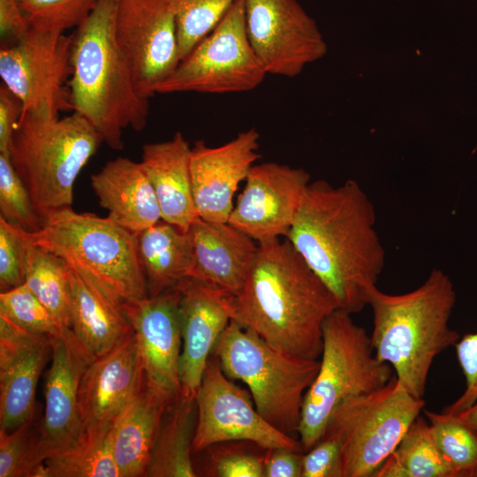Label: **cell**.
I'll list each match as a JSON object with an SVG mask.
<instances>
[{
    "instance_id": "74e56055",
    "label": "cell",
    "mask_w": 477,
    "mask_h": 477,
    "mask_svg": "<svg viewBox=\"0 0 477 477\" xmlns=\"http://www.w3.org/2000/svg\"><path fill=\"white\" fill-rule=\"evenodd\" d=\"M27 243L25 229L0 216V288L7 291L25 284Z\"/></svg>"
},
{
    "instance_id": "cb8c5ba5",
    "label": "cell",
    "mask_w": 477,
    "mask_h": 477,
    "mask_svg": "<svg viewBox=\"0 0 477 477\" xmlns=\"http://www.w3.org/2000/svg\"><path fill=\"white\" fill-rule=\"evenodd\" d=\"M90 181L108 217L125 229L139 233L162 220L157 197L140 162L117 157Z\"/></svg>"
},
{
    "instance_id": "484cf974",
    "label": "cell",
    "mask_w": 477,
    "mask_h": 477,
    "mask_svg": "<svg viewBox=\"0 0 477 477\" xmlns=\"http://www.w3.org/2000/svg\"><path fill=\"white\" fill-rule=\"evenodd\" d=\"M170 403L144 384L113 420L112 449L120 477L147 476L162 419Z\"/></svg>"
},
{
    "instance_id": "8d00e7d4",
    "label": "cell",
    "mask_w": 477,
    "mask_h": 477,
    "mask_svg": "<svg viewBox=\"0 0 477 477\" xmlns=\"http://www.w3.org/2000/svg\"><path fill=\"white\" fill-rule=\"evenodd\" d=\"M0 211L1 216L27 231H37L42 223L10 154L5 153H0Z\"/></svg>"
},
{
    "instance_id": "d6986e66",
    "label": "cell",
    "mask_w": 477,
    "mask_h": 477,
    "mask_svg": "<svg viewBox=\"0 0 477 477\" xmlns=\"http://www.w3.org/2000/svg\"><path fill=\"white\" fill-rule=\"evenodd\" d=\"M145 384L143 365L132 330L111 349L92 360L79 386L82 428L109 424Z\"/></svg>"
},
{
    "instance_id": "30bf717a",
    "label": "cell",
    "mask_w": 477,
    "mask_h": 477,
    "mask_svg": "<svg viewBox=\"0 0 477 477\" xmlns=\"http://www.w3.org/2000/svg\"><path fill=\"white\" fill-rule=\"evenodd\" d=\"M267 75L248 39L244 1L238 0L156 87L155 94L246 92Z\"/></svg>"
},
{
    "instance_id": "ffe728a7",
    "label": "cell",
    "mask_w": 477,
    "mask_h": 477,
    "mask_svg": "<svg viewBox=\"0 0 477 477\" xmlns=\"http://www.w3.org/2000/svg\"><path fill=\"white\" fill-rule=\"evenodd\" d=\"M54 339L0 314V429L11 431L34 418L36 385Z\"/></svg>"
},
{
    "instance_id": "1f68e13d",
    "label": "cell",
    "mask_w": 477,
    "mask_h": 477,
    "mask_svg": "<svg viewBox=\"0 0 477 477\" xmlns=\"http://www.w3.org/2000/svg\"><path fill=\"white\" fill-rule=\"evenodd\" d=\"M440 451L457 477H477V430L458 415L423 409Z\"/></svg>"
},
{
    "instance_id": "52a82bcc",
    "label": "cell",
    "mask_w": 477,
    "mask_h": 477,
    "mask_svg": "<svg viewBox=\"0 0 477 477\" xmlns=\"http://www.w3.org/2000/svg\"><path fill=\"white\" fill-rule=\"evenodd\" d=\"M225 375L245 383L259 413L282 432L296 437L305 394L320 360L281 352L231 320L213 352Z\"/></svg>"
},
{
    "instance_id": "ab89813d",
    "label": "cell",
    "mask_w": 477,
    "mask_h": 477,
    "mask_svg": "<svg viewBox=\"0 0 477 477\" xmlns=\"http://www.w3.org/2000/svg\"><path fill=\"white\" fill-rule=\"evenodd\" d=\"M457 359L466 380L461 396L443 409L457 415L477 402V332L465 334L455 344Z\"/></svg>"
},
{
    "instance_id": "277c9868",
    "label": "cell",
    "mask_w": 477,
    "mask_h": 477,
    "mask_svg": "<svg viewBox=\"0 0 477 477\" xmlns=\"http://www.w3.org/2000/svg\"><path fill=\"white\" fill-rule=\"evenodd\" d=\"M117 0H99L72 35V110L85 117L109 148H124L122 131H141L149 113L115 36Z\"/></svg>"
},
{
    "instance_id": "9c48e42d",
    "label": "cell",
    "mask_w": 477,
    "mask_h": 477,
    "mask_svg": "<svg viewBox=\"0 0 477 477\" xmlns=\"http://www.w3.org/2000/svg\"><path fill=\"white\" fill-rule=\"evenodd\" d=\"M395 375L382 387L347 398L331 413L324 435L341 448L342 477H374L423 411Z\"/></svg>"
},
{
    "instance_id": "d4e9b609",
    "label": "cell",
    "mask_w": 477,
    "mask_h": 477,
    "mask_svg": "<svg viewBox=\"0 0 477 477\" xmlns=\"http://www.w3.org/2000/svg\"><path fill=\"white\" fill-rule=\"evenodd\" d=\"M191 148L177 132L169 140L145 144L140 162L157 197L162 220L183 232L198 217L192 189Z\"/></svg>"
},
{
    "instance_id": "d590c367",
    "label": "cell",
    "mask_w": 477,
    "mask_h": 477,
    "mask_svg": "<svg viewBox=\"0 0 477 477\" xmlns=\"http://www.w3.org/2000/svg\"><path fill=\"white\" fill-rule=\"evenodd\" d=\"M0 314L28 331L64 338L50 313L26 284L1 292Z\"/></svg>"
},
{
    "instance_id": "f35d334b",
    "label": "cell",
    "mask_w": 477,
    "mask_h": 477,
    "mask_svg": "<svg viewBox=\"0 0 477 477\" xmlns=\"http://www.w3.org/2000/svg\"><path fill=\"white\" fill-rule=\"evenodd\" d=\"M210 448L213 454L208 458V476L264 477V455L235 447H223L222 443Z\"/></svg>"
},
{
    "instance_id": "b9f144b4",
    "label": "cell",
    "mask_w": 477,
    "mask_h": 477,
    "mask_svg": "<svg viewBox=\"0 0 477 477\" xmlns=\"http://www.w3.org/2000/svg\"><path fill=\"white\" fill-rule=\"evenodd\" d=\"M30 29L19 0H0L1 47L19 42Z\"/></svg>"
},
{
    "instance_id": "f6af8a7d",
    "label": "cell",
    "mask_w": 477,
    "mask_h": 477,
    "mask_svg": "<svg viewBox=\"0 0 477 477\" xmlns=\"http://www.w3.org/2000/svg\"><path fill=\"white\" fill-rule=\"evenodd\" d=\"M457 415L477 430V402Z\"/></svg>"
},
{
    "instance_id": "3957f363",
    "label": "cell",
    "mask_w": 477,
    "mask_h": 477,
    "mask_svg": "<svg viewBox=\"0 0 477 477\" xmlns=\"http://www.w3.org/2000/svg\"><path fill=\"white\" fill-rule=\"evenodd\" d=\"M455 302L453 283L438 269L409 292L390 294L377 286L370 292L375 355L390 365L398 382L416 398L425 396L435 357L461 337L449 326Z\"/></svg>"
},
{
    "instance_id": "4fadbf2b",
    "label": "cell",
    "mask_w": 477,
    "mask_h": 477,
    "mask_svg": "<svg viewBox=\"0 0 477 477\" xmlns=\"http://www.w3.org/2000/svg\"><path fill=\"white\" fill-rule=\"evenodd\" d=\"M115 36L146 98L179 63L174 14L166 0H117Z\"/></svg>"
},
{
    "instance_id": "83f0119b",
    "label": "cell",
    "mask_w": 477,
    "mask_h": 477,
    "mask_svg": "<svg viewBox=\"0 0 477 477\" xmlns=\"http://www.w3.org/2000/svg\"><path fill=\"white\" fill-rule=\"evenodd\" d=\"M196 419L195 399L179 396L168 405L152 450L148 477L197 476L192 459Z\"/></svg>"
},
{
    "instance_id": "44dd1931",
    "label": "cell",
    "mask_w": 477,
    "mask_h": 477,
    "mask_svg": "<svg viewBox=\"0 0 477 477\" xmlns=\"http://www.w3.org/2000/svg\"><path fill=\"white\" fill-rule=\"evenodd\" d=\"M51 351L52 360L44 386V413L39 422L45 460L68 449L83 432L79 386L90 362L79 346L64 338H55Z\"/></svg>"
},
{
    "instance_id": "d6a6232c",
    "label": "cell",
    "mask_w": 477,
    "mask_h": 477,
    "mask_svg": "<svg viewBox=\"0 0 477 477\" xmlns=\"http://www.w3.org/2000/svg\"><path fill=\"white\" fill-rule=\"evenodd\" d=\"M34 419L11 431L0 429V477H46L39 424Z\"/></svg>"
},
{
    "instance_id": "e575fe53",
    "label": "cell",
    "mask_w": 477,
    "mask_h": 477,
    "mask_svg": "<svg viewBox=\"0 0 477 477\" xmlns=\"http://www.w3.org/2000/svg\"><path fill=\"white\" fill-rule=\"evenodd\" d=\"M99 0H19L31 29L65 34L77 28Z\"/></svg>"
},
{
    "instance_id": "2e32d148",
    "label": "cell",
    "mask_w": 477,
    "mask_h": 477,
    "mask_svg": "<svg viewBox=\"0 0 477 477\" xmlns=\"http://www.w3.org/2000/svg\"><path fill=\"white\" fill-rule=\"evenodd\" d=\"M179 303L180 292L176 286L156 296L122 304L136 337L145 384L170 402L180 396Z\"/></svg>"
},
{
    "instance_id": "7402d4cb",
    "label": "cell",
    "mask_w": 477,
    "mask_h": 477,
    "mask_svg": "<svg viewBox=\"0 0 477 477\" xmlns=\"http://www.w3.org/2000/svg\"><path fill=\"white\" fill-rule=\"evenodd\" d=\"M193 250L192 278L229 295L242 289L258 250V243L229 223L197 217L187 231Z\"/></svg>"
},
{
    "instance_id": "4dcf8cb0",
    "label": "cell",
    "mask_w": 477,
    "mask_h": 477,
    "mask_svg": "<svg viewBox=\"0 0 477 477\" xmlns=\"http://www.w3.org/2000/svg\"><path fill=\"white\" fill-rule=\"evenodd\" d=\"M111 428L112 422L83 429L72 446L45 460L46 477H120Z\"/></svg>"
},
{
    "instance_id": "4316f807",
    "label": "cell",
    "mask_w": 477,
    "mask_h": 477,
    "mask_svg": "<svg viewBox=\"0 0 477 477\" xmlns=\"http://www.w3.org/2000/svg\"><path fill=\"white\" fill-rule=\"evenodd\" d=\"M148 294L159 295L192 277L193 257L187 232L163 220L136 233Z\"/></svg>"
},
{
    "instance_id": "8992f818",
    "label": "cell",
    "mask_w": 477,
    "mask_h": 477,
    "mask_svg": "<svg viewBox=\"0 0 477 477\" xmlns=\"http://www.w3.org/2000/svg\"><path fill=\"white\" fill-rule=\"evenodd\" d=\"M28 244L48 250L92 276L122 302L148 296L133 233L106 218L64 208L48 213Z\"/></svg>"
},
{
    "instance_id": "e0dca14e",
    "label": "cell",
    "mask_w": 477,
    "mask_h": 477,
    "mask_svg": "<svg viewBox=\"0 0 477 477\" xmlns=\"http://www.w3.org/2000/svg\"><path fill=\"white\" fill-rule=\"evenodd\" d=\"M259 140L257 130L250 128L221 146L209 147L201 140L194 143L190 170L198 217L228 223L235 193L260 158Z\"/></svg>"
},
{
    "instance_id": "6da1fadb",
    "label": "cell",
    "mask_w": 477,
    "mask_h": 477,
    "mask_svg": "<svg viewBox=\"0 0 477 477\" xmlns=\"http://www.w3.org/2000/svg\"><path fill=\"white\" fill-rule=\"evenodd\" d=\"M375 223V206L359 183L317 180L307 186L285 238L350 314L368 305L384 267Z\"/></svg>"
},
{
    "instance_id": "5b68a950",
    "label": "cell",
    "mask_w": 477,
    "mask_h": 477,
    "mask_svg": "<svg viewBox=\"0 0 477 477\" xmlns=\"http://www.w3.org/2000/svg\"><path fill=\"white\" fill-rule=\"evenodd\" d=\"M102 142L94 126L77 112L64 117L22 113L10 155L42 218L71 208L75 180Z\"/></svg>"
},
{
    "instance_id": "ac0fdd59",
    "label": "cell",
    "mask_w": 477,
    "mask_h": 477,
    "mask_svg": "<svg viewBox=\"0 0 477 477\" xmlns=\"http://www.w3.org/2000/svg\"><path fill=\"white\" fill-rule=\"evenodd\" d=\"M177 287L182 334L180 396L195 399L214 347L232 319L231 295L192 277Z\"/></svg>"
},
{
    "instance_id": "ba28073f",
    "label": "cell",
    "mask_w": 477,
    "mask_h": 477,
    "mask_svg": "<svg viewBox=\"0 0 477 477\" xmlns=\"http://www.w3.org/2000/svg\"><path fill=\"white\" fill-rule=\"evenodd\" d=\"M392 367L375 355L370 336L337 309L322 325V351L301 408L299 440L306 452L324 435L333 411L347 398L375 390L392 378Z\"/></svg>"
},
{
    "instance_id": "603a6c76",
    "label": "cell",
    "mask_w": 477,
    "mask_h": 477,
    "mask_svg": "<svg viewBox=\"0 0 477 477\" xmlns=\"http://www.w3.org/2000/svg\"><path fill=\"white\" fill-rule=\"evenodd\" d=\"M65 262V261H64ZM73 337L91 361L111 349L132 327L123 302L89 275L66 263Z\"/></svg>"
},
{
    "instance_id": "5bb4252c",
    "label": "cell",
    "mask_w": 477,
    "mask_h": 477,
    "mask_svg": "<svg viewBox=\"0 0 477 477\" xmlns=\"http://www.w3.org/2000/svg\"><path fill=\"white\" fill-rule=\"evenodd\" d=\"M250 43L267 74L292 78L326 45L297 0H243Z\"/></svg>"
},
{
    "instance_id": "9a60e30c",
    "label": "cell",
    "mask_w": 477,
    "mask_h": 477,
    "mask_svg": "<svg viewBox=\"0 0 477 477\" xmlns=\"http://www.w3.org/2000/svg\"><path fill=\"white\" fill-rule=\"evenodd\" d=\"M228 223L258 244L286 238L310 183L301 168L254 164Z\"/></svg>"
},
{
    "instance_id": "836d02e7",
    "label": "cell",
    "mask_w": 477,
    "mask_h": 477,
    "mask_svg": "<svg viewBox=\"0 0 477 477\" xmlns=\"http://www.w3.org/2000/svg\"><path fill=\"white\" fill-rule=\"evenodd\" d=\"M176 20L182 60L220 22L238 0H166Z\"/></svg>"
},
{
    "instance_id": "f1b7e54d",
    "label": "cell",
    "mask_w": 477,
    "mask_h": 477,
    "mask_svg": "<svg viewBox=\"0 0 477 477\" xmlns=\"http://www.w3.org/2000/svg\"><path fill=\"white\" fill-rule=\"evenodd\" d=\"M24 276L25 284L50 313L64 338L78 344L72 331L70 284L64 261L27 243Z\"/></svg>"
},
{
    "instance_id": "ee69618b",
    "label": "cell",
    "mask_w": 477,
    "mask_h": 477,
    "mask_svg": "<svg viewBox=\"0 0 477 477\" xmlns=\"http://www.w3.org/2000/svg\"><path fill=\"white\" fill-rule=\"evenodd\" d=\"M303 453L287 448L267 449L264 477H301Z\"/></svg>"
},
{
    "instance_id": "8fae6325",
    "label": "cell",
    "mask_w": 477,
    "mask_h": 477,
    "mask_svg": "<svg viewBox=\"0 0 477 477\" xmlns=\"http://www.w3.org/2000/svg\"><path fill=\"white\" fill-rule=\"evenodd\" d=\"M72 35L30 29L19 42L1 47L0 77L22 102V113L59 117L72 110Z\"/></svg>"
},
{
    "instance_id": "7bdbcfd3",
    "label": "cell",
    "mask_w": 477,
    "mask_h": 477,
    "mask_svg": "<svg viewBox=\"0 0 477 477\" xmlns=\"http://www.w3.org/2000/svg\"><path fill=\"white\" fill-rule=\"evenodd\" d=\"M21 101L4 84L0 87V153L10 154L14 129L22 115Z\"/></svg>"
},
{
    "instance_id": "60d3db41",
    "label": "cell",
    "mask_w": 477,
    "mask_h": 477,
    "mask_svg": "<svg viewBox=\"0 0 477 477\" xmlns=\"http://www.w3.org/2000/svg\"><path fill=\"white\" fill-rule=\"evenodd\" d=\"M301 477H342V457L338 441L323 435L303 453Z\"/></svg>"
},
{
    "instance_id": "7c38bea8",
    "label": "cell",
    "mask_w": 477,
    "mask_h": 477,
    "mask_svg": "<svg viewBox=\"0 0 477 477\" xmlns=\"http://www.w3.org/2000/svg\"><path fill=\"white\" fill-rule=\"evenodd\" d=\"M197 419L193 451L221 443L248 442L264 450L303 451L299 439L275 428L256 410L249 391L231 381L211 355L195 397Z\"/></svg>"
},
{
    "instance_id": "f546056e",
    "label": "cell",
    "mask_w": 477,
    "mask_h": 477,
    "mask_svg": "<svg viewBox=\"0 0 477 477\" xmlns=\"http://www.w3.org/2000/svg\"><path fill=\"white\" fill-rule=\"evenodd\" d=\"M374 477H457L428 420L419 415Z\"/></svg>"
},
{
    "instance_id": "7a4b0ae2",
    "label": "cell",
    "mask_w": 477,
    "mask_h": 477,
    "mask_svg": "<svg viewBox=\"0 0 477 477\" xmlns=\"http://www.w3.org/2000/svg\"><path fill=\"white\" fill-rule=\"evenodd\" d=\"M258 245L242 289L231 295V320L281 352L318 360L337 300L287 238Z\"/></svg>"
}]
</instances>
